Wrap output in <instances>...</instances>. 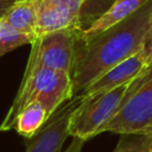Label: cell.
I'll use <instances>...</instances> for the list:
<instances>
[{
	"mask_svg": "<svg viewBox=\"0 0 152 152\" xmlns=\"http://www.w3.org/2000/svg\"><path fill=\"white\" fill-rule=\"evenodd\" d=\"M152 0L122 21L102 31L88 42H76L71 70L74 96L110 68L141 50L151 36Z\"/></svg>",
	"mask_w": 152,
	"mask_h": 152,
	"instance_id": "obj_1",
	"label": "cell"
},
{
	"mask_svg": "<svg viewBox=\"0 0 152 152\" xmlns=\"http://www.w3.org/2000/svg\"><path fill=\"white\" fill-rule=\"evenodd\" d=\"M72 97L74 89L69 72L45 68L24 72L18 93L0 125V131L7 132L13 129L15 116L33 102L40 103L51 119L56 110Z\"/></svg>",
	"mask_w": 152,
	"mask_h": 152,
	"instance_id": "obj_2",
	"label": "cell"
},
{
	"mask_svg": "<svg viewBox=\"0 0 152 152\" xmlns=\"http://www.w3.org/2000/svg\"><path fill=\"white\" fill-rule=\"evenodd\" d=\"M144 75L112 90L97 94L91 97L80 99L69 116V137L87 141L90 138L102 133V128L118 113L127 94Z\"/></svg>",
	"mask_w": 152,
	"mask_h": 152,
	"instance_id": "obj_3",
	"label": "cell"
},
{
	"mask_svg": "<svg viewBox=\"0 0 152 152\" xmlns=\"http://www.w3.org/2000/svg\"><path fill=\"white\" fill-rule=\"evenodd\" d=\"M102 132L122 135H152V69L127 94L124 103Z\"/></svg>",
	"mask_w": 152,
	"mask_h": 152,
	"instance_id": "obj_4",
	"label": "cell"
},
{
	"mask_svg": "<svg viewBox=\"0 0 152 152\" xmlns=\"http://www.w3.org/2000/svg\"><path fill=\"white\" fill-rule=\"evenodd\" d=\"M81 31L68 28L36 38L30 44L31 52L24 72L45 68L71 74L76 42Z\"/></svg>",
	"mask_w": 152,
	"mask_h": 152,
	"instance_id": "obj_5",
	"label": "cell"
},
{
	"mask_svg": "<svg viewBox=\"0 0 152 152\" xmlns=\"http://www.w3.org/2000/svg\"><path fill=\"white\" fill-rule=\"evenodd\" d=\"M151 59L152 39H150L148 43L137 53L118 63L102 76H100L97 80H95L93 83H90L77 97H91L137 80L151 69Z\"/></svg>",
	"mask_w": 152,
	"mask_h": 152,
	"instance_id": "obj_6",
	"label": "cell"
},
{
	"mask_svg": "<svg viewBox=\"0 0 152 152\" xmlns=\"http://www.w3.org/2000/svg\"><path fill=\"white\" fill-rule=\"evenodd\" d=\"M36 6V25L33 40L38 37L61 31V30H83L81 28L82 14L68 8L57 6L48 0H33Z\"/></svg>",
	"mask_w": 152,
	"mask_h": 152,
	"instance_id": "obj_7",
	"label": "cell"
},
{
	"mask_svg": "<svg viewBox=\"0 0 152 152\" xmlns=\"http://www.w3.org/2000/svg\"><path fill=\"white\" fill-rule=\"evenodd\" d=\"M78 101L70 102L57 113H55L52 115V120L33 138L30 139L25 152H59L64 141L66 138H69V116Z\"/></svg>",
	"mask_w": 152,
	"mask_h": 152,
	"instance_id": "obj_8",
	"label": "cell"
},
{
	"mask_svg": "<svg viewBox=\"0 0 152 152\" xmlns=\"http://www.w3.org/2000/svg\"><path fill=\"white\" fill-rule=\"evenodd\" d=\"M148 0H115L107 11L97 17L87 28H83L78 33L77 42H88L102 31L109 28L110 26L122 21L134 12H137L142 5Z\"/></svg>",
	"mask_w": 152,
	"mask_h": 152,
	"instance_id": "obj_9",
	"label": "cell"
},
{
	"mask_svg": "<svg viewBox=\"0 0 152 152\" xmlns=\"http://www.w3.org/2000/svg\"><path fill=\"white\" fill-rule=\"evenodd\" d=\"M0 19L15 31L31 37L33 42V32L36 25V6L33 0L14 1Z\"/></svg>",
	"mask_w": 152,
	"mask_h": 152,
	"instance_id": "obj_10",
	"label": "cell"
},
{
	"mask_svg": "<svg viewBox=\"0 0 152 152\" xmlns=\"http://www.w3.org/2000/svg\"><path fill=\"white\" fill-rule=\"evenodd\" d=\"M50 119L46 109L38 102H33L26 106L17 116L13 124L15 129L21 137L31 139L33 138Z\"/></svg>",
	"mask_w": 152,
	"mask_h": 152,
	"instance_id": "obj_11",
	"label": "cell"
},
{
	"mask_svg": "<svg viewBox=\"0 0 152 152\" xmlns=\"http://www.w3.org/2000/svg\"><path fill=\"white\" fill-rule=\"evenodd\" d=\"M31 43V37L15 31L8 24L0 19V57L23 45H27Z\"/></svg>",
	"mask_w": 152,
	"mask_h": 152,
	"instance_id": "obj_12",
	"label": "cell"
},
{
	"mask_svg": "<svg viewBox=\"0 0 152 152\" xmlns=\"http://www.w3.org/2000/svg\"><path fill=\"white\" fill-rule=\"evenodd\" d=\"M113 152H152V135L122 137Z\"/></svg>",
	"mask_w": 152,
	"mask_h": 152,
	"instance_id": "obj_13",
	"label": "cell"
},
{
	"mask_svg": "<svg viewBox=\"0 0 152 152\" xmlns=\"http://www.w3.org/2000/svg\"><path fill=\"white\" fill-rule=\"evenodd\" d=\"M48 1L51 4H55L57 6L68 8L72 12L82 14V10H83L84 5L90 0H48Z\"/></svg>",
	"mask_w": 152,
	"mask_h": 152,
	"instance_id": "obj_14",
	"label": "cell"
},
{
	"mask_svg": "<svg viewBox=\"0 0 152 152\" xmlns=\"http://www.w3.org/2000/svg\"><path fill=\"white\" fill-rule=\"evenodd\" d=\"M84 140L78 139V138H72L70 145L63 151V152H82L83 145H84Z\"/></svg>",
	"mask_w": 152,
	"mask_h": 152,
	"instance_id": "obj_15",
	"label": "cell"
},
{
	"mask_svg": "<svg viewBox=\"0 0 152 152\" xmlns=\"http://www.w3.org/2000/svg\"><path fill=\"white\" fill-rule=\"evenodd\" d=\"M14 1L12 0H0V18L4 15V13L6 12V10L13 4Z\"/></svg>",
	"mask_w": 152,
	"mask_h": 152,
	"instance_id": "obj_16",
	"label": "cell"
},
{
	"mask_svg": "<svg viewBox=\"0 0 152 152\" xmlns=\"http://www.w3.org/2000/svg\"><path fill=\"white\" fill-rule=\"evenodd\" d=\"M151 36H152V19H151Z\"/></svg>",
	"mask_w": 152,
	"mask_h": 152,
	"instance_id": "obj_17",
	"label": "cell"
},
{
	"mask_svg": "<svg viewBox=\"0 0 152 152\" xmlns=\"http://www.w3.org/2000/svg\"><path fill=\"white\" fill-rule=\"evenodd\" d=\"M151 69H152V59H151Z\"/></svg>",
	"mask_w": 152,
	"mask_h": 152,
	"instance_id": "obj_18",
	"label": "cell"
},
{
	"mask_svg": "<svg viewBox=\"0 0 152 152\" xmlns=\"http://www.w3.org/2000/svg\"><path fill=\"white\" fill-rule=\"evenodd\" d=\"M12 1H17V0H12Z\"/></svg>",
	"mask_w": 152,
	"mask_h": 152,
	"instance_id": "obj_19",
	"label": "cell"
}]
</instances>
